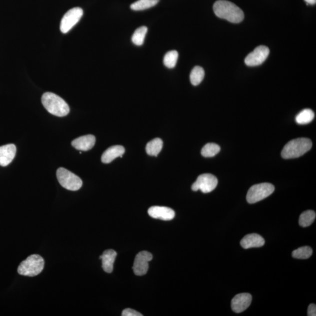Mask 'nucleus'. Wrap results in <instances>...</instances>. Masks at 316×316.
<instances>
[{"label":"nucleus","instance_id":"393cba45","mask_svg":"<svg viewBox=\"0 0 316 316\" xmlns=\"http://www.w3.org/2000/svg\"><path fill=\"white\" fill-rule=\"evenodd\" d=\"M179 54L175 50L169 51L165 55L164 64L166 67L171 69L176 67L178 62Z\"/></svg>","mask_w":316,"mask_h":316},{"label":"nucleus","instance_id":"b1692460","mask_svg":"<svg viewBox=\"0 0 316 316\" xmlns=\"http://www.w3.org/2000/svg\"><path fill=\"white\" fill-rule=\"evenodd\" d=\"M221 150L220 146L214 143L207 144L201 150V155L204 157L211 158L216 156Z\"/></svg>","mask_w":316,"mask_h":316},{"label":"nucleus","instance_id":"0eeeda50","mask_svg":"<svg viewBox=\"0 0 316 316\" xmlns=\"http://www.w3.org/2000/svg\"><path fill=\"white\" fill-rule=\"evenodd\" d=\"M217 185L218 180L216 176L210 173H205L198 177L192 186V189L194 192L201 190L204 193H208L216 189Z\"/></svg>","mask_w":316,"mask_h":316},{"label":"nucleus","instance_id":"f257e3e1","mask_svg":"<svg viewBox=\"0 0 316 316\" xmlns=\"http://www.w3.org/2000/svg\"><path fill=\"white\" fill-rule=\"evenodd\" d=\"M213 10L217 17L231 23H241L244 19V13L234 3L227 0H218L214 3Z\"/></svg>","mask_w":316,"mask_h":316},{"label":"nucleus","instance_id":"7ed1b4c3","mask_svg":"<svg viewBox=\"0 0 316 316\" xmlns=\"http://www.w3.org/2000/svg\"><path fill=\"white\" fill-rule=\"evenodd\" d=\"M312 143L310 139L300 138L294 139L284 146L282 156L284 159H293L300 157L310 151Z\"/></svg>","mask_w":316,"mask_h":316},{"label":"nucleus","instance_id":"6e6552de","mask_svg":"<svg viewBox=\"0 0 316 316\" xmlns=\"http://www.w3.org/2000/svg\"><path fill=\"white\" fill-rule=\"evenodd\" d=\"M83 15V10L81 8H74L69 10L61 20V32L64 34L69 32L79 22Z\"/></svg>","mask_w":316,"mask_h":316},{"label":"nucleus","instance_id":"9d476101","mask_svg":"<svg viewBox=\"0 0 316 316\" xmlns=\"http://www.w3.org/2000/svg\"><path fill=\"white\" fill-rule=\"evenodd\" d=\"M152 258L151 253L147 251L138 253L135 257L133 267L135 275L139 276L145 275L149 269V262Z\"/></svg>","mask_w":316,"mask_h":316},{"label":"nucleus","instance_id":"2eb2a0df","mask_svg":"<svg viewBox=\"0 0 316 316\" xmlns=\"http://www.w3.org/2000/svg\"><path fill=\"white\" fill-rule=\"evenodd\" d=\"M265 239L259 234H251L246 235L241 241L243 248L247 249L252 248L262 247L265 245Z\"/></svg>","mask_w":316,"mask_h":316},{"label":"nucleus","instance_id":"aec40b11","mask_svg":"<svg viewBox=\"0 0 316 316\" xmlns=\"http://www.w3.org/2000/svg\"><path fill=\"white\" fill-rule=\"evenodd\" d=\"M159 0H138L130 6L132 10L135 11H141L152 8L157 5Z\"/></svg>","mask_w":316,"mask_h":316},{"label":"nucleus","instance_id":"39448f33","mask_svg":"<svg viewBox=\"0 0 316 316\" xmlns=\"http://www.w3.org/2000/svg\"><path fill=\"white\" fill-rule=\"evenodd\" d=\"M275 191V186L271 183H263L252 186L248 190L246 200L250 204H254L269 197Z\"/></svg>","mask_w":316,"mask_h":316},{"label":"nucleus","instance_id":"4468645a","mask_svg":"<svg viewBox=\"0 0 316 316\" xmlns=\"http://www.w3.org/2000/svg\"><path fill=\"white\" fill-rule=\"evenodd\" d=\"M96 138L93 135H87L75 139L72 142V145L77 150L87 151L95 145Z\"/></svg>","mask_w":316,"mask_h":316},{"label":"nucleus","instance_id":"f03ea898","mask_svg":"<svg viewBox=\"0 0 316 316\" xmlns=\"http://www.w3.org/2000/svg\"><path fill=\"white\" fill-rule=\"evenodd\" d=\"M41 102L48 112L54 116L64 117L69 113L68 104L61 97L51 92L45 93Z\"/></svg>","mask_w":316,"mask_h":316},{"label":"nucleus","instance_id":"dca6fc26","mask_svg":"<svg viewBox=\"0 0 316 316\" xmlns=\"http://www.w3.org/2000/svg\"><path fill=\"white\" fill-rule=\"evenodd\" d=\"M125 152L123 146L115 145L107 149L102 156V161L104 164H109L118 157H122Z\"/></svg>","mask_w":316,"mask_h":316},{"label":"nucleus","instance_id":"6ab92c4d","mask_svg":"<svg viewBox=\"0 0 316 316\" xmlns=\"http://www.w3.org/2000/svg\"><path fill=\"white\" fill-rule=\"evenodd\" d=\"M315 114L311 109H305L298 114L296 117L297 124L300 125L307 124L314 120Z\"/></svg>","mask_w":316,"mask_h":316},{"label":"nucleus","instance_id":"bb28decb","mask_svg":"<svg viewBox=\"0 0 316 316\" xmlns=\"http://www.w3.org/2000/svg\"><path fill=\"white\" fill-rule=\"evenodd\" d=\"M123 316H142V315L140 312L133 310L131 308L125 309L122 312Z\"/></svg>","mask_w":316,"mask_h":316},{"label":"nucleus","instance_id":"a211bd4d","mask_svg":"<svg viewBox=\"0 0 316 316\" xmlns=\"http://www.w3.org/2000/svg\"><path fill=\"white\" fill-rule=\"evenodd\" d=\"M163 147V141L160 138H155L149 142L146 147V152L150 156H157Z\"/></svg>","mask_w":316,"mask_h":316},{"label":"nucleus","instance_id":"1a4fd4ad","mask_svg":"<svg viewBox=\"0 0 316 316\" xmlns=\"http://www.w3.org/2000/svg\"><path fill=\"white\" fill-rule=\"evenodd\" d=\"M269 53L270 50L268 47L264 45H260L248 55L245 59V63L249 67H256L261 65L268 58Z\"/></svg>","mask_w":316,"mask_h":316},{"label":"nucleus","instance_id":"20e7f679","mask_svg":"<svg viewBox=\"0 0 316 316\" xmlns=\"http://www.w3.org/2000/svg\"><path fill=\"white\" fill-rule=\"evenodd\" d=\"M44 263V260L41 256L32 255L20 263L17 272L22 276H36L43 271Z\"/></svg>","mask_w":316,"mask_h":316},{"label":"nucleus","instance_id":"f3484780","mask_svg":"<svg viewBox=\"0 0 316 316\" xmlns=\"http://www.w3.org/2000/svg\"><path fill=\"white\" fill-rule=\"evenodd\" d=\"M117 256V252L113 249H108L104 251L100 256L102 260V268L104 272L111 273L113 270L114 263Z\"/></svg>","mask_w":316,"mask_h":316},{"label":"nucleus","instance_id":"4be33fe9","mask_svg":"<svg viewBox=\"0 0 316 316\" xmlns=\"http://www.w3.org/2000/svg\"><path fill=\"white\" fill-rule=\"evenodd\" d=\"M148 29L147 27L142 26L139 27L135 31L133 36H132V41L138 46H140L144 43L146 35H147Z\"/></svg>","mask_w":316,"mask_h":316},{"label":"nucleus","instance_id":"9b49d317","mask_svg":"<svg viewBox=\"0 0 316 316\" xmlns=\"http://www.w3.org/2000/svg\"><path fill=\"white\" fill-rule=\"evenodd\" d=\"M252 297L249 293H241L235 296L231 301L232 311L235 313H241L247 309L251 304Z\"/></svg>","mask_w":316,"mask_h":316},{"label":"nucleus","instance_id":"cd10ccee","mask_svg":"<svg viewBox=\"0 0 316 316\" xmlns=\"http://www.w3.org/2000/svg\"><path fill=\"white\" fill-rule=\"evenodd\" d=\"M307 315L308 316L316 315V305L315 304H311L309 305Z\"/></svg>","mask_w":316,"mask_h":316},{"label":"nucleus","instance_id":"c85d7f7f","mask_svg":"<svg viewBox=\"0 0 316 316\" xmlns=\"http://www.w3.org/2000/svg\"><path fill=\"white\" fill-rule=\"evenodd\" d=\"M307 3V5H315L316 0H305Z\"/></svg>","mask_w":316,"mask_h":316},{"label":"nucleus","instance_id":"412c9836","mask_svg":"<svg viewBox=\"0 0 316 316\" xmlns=\"http://www.w3.org/2000/svg\"><path fill=\"white\" fill-rule=\"evenodd\" d=\"M205 72L203 68L197 66L193 69L190 75V82L194 86H197L203 81Z\"/></svg>","mask_w":316,"mask_h":316},{"label":"nucleus","instance_id":"ddd939ff","mask_svg":"<svg viewBox=\"0 0 316 316\" xmlns=\"http://www.w3.org/2000/svg\"><path fill=\"white\" fill-rule=\"evenodd\" d=\"M16 147L14 144H8L0 147V166L9 165L15 158Z\"/></svg>","mask_w":316,"mask_h":316},{"label":"nucleus","instance_id":"a878e982","mask_svg":"<svg viewBox=\"0 0 316 316\" xmlns=\"http://www.w3.org/2000/svg\"><path fill=\"white\" fill-rule=\"evenodd\" d=\"M312 255V249L309 246H303L295 250L292 253L293 258L298 259H307Z\"/></svg>","mask_w":316,"mask_h":316},{"label":"nucleus","instance_id":"f8f14e48","mask_svg":"<svg viewBox=\"0 0 316 316\" xmlns=\"http://www.w3.org/2000/svg\"><path fill=\"white\" fill-rule=\"evenodd\" d=\"M149 216L155 219L170 221L174 218L175 211L166 207L153 206L149 208Z\"/></svg>","mask_w":316,"mask_h":316},{"label":"nucleus","instance_id":"5701e85b","mask_svg":"<svg viewBox=\"0 0 316 316\" xmlns=\"http://www.w3.org/2000/svg\"><path fill=\"white\" fill-rule=\"evenodd\" d=\"M316 217L315 211L307 210L301 214L299 218V224L303 227L310 226L314 221Z\"/></svg>","mask_w":316,"mask_h":316},{"label":"nucleus","instance_id":"423d86ee","mask_svg":"<svg viewBox=\"0 0 316 316\" xmlns=\"http://www.w3.org/2000/svg\"><path fill=\"white\" fill-rule=\"evenodd\" d=\"M57 177L59 183L66 189L77 191L82 186L83 182L81 178L64 168L57 170Z\"/></svg>","mask_w":316,"mask_h":316}]
</instances>
